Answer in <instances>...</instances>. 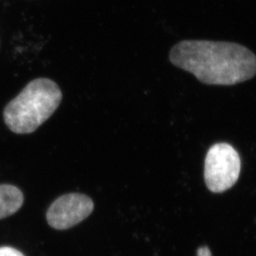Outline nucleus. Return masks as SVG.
<instances>
[{"label":"nucleus","instance_id":"nucleus-1","mask_svg":"<svg viewBox=\"0 0 256 256\" xmlns=\"http://www.w3.org/2000/svg\"><path fill=\"white\" fill-rule=\"evenodd\" d=\"M169 60L207 85H234L256 74V55L236 42L183 40L173 46Z\"/></svg>","mask_w":256,"mask_h":256},{"label":"nucleus","instance_id":"nucleus-2","mask_svg":"<svg viewBox=\"0 0 256 256\" xmlns=\"http://www.w3.org/2000/svg\"><path fill=\"white\" fill-rule=\"evenodd\" d=\"M62 99V91L54 81L46 78L32 80L5 106V125L16 134L34 132L54 114Z\"/></svg>","mask_w":256,"mask_h":256},{"label":"nucleus","instance_id":"nucleus-3","mask_svg":"<svg viewBox=\"0 0 256 256\" xmlns=\"http://www.w3.org/2000/svg\"><path fill=\"white\" fill-rule=\"evenodd\" d=\"M242 162L236 150L228 143H216L210 148L204 160L207 188L214 193L229 190L236 183Z\"/></svg>","mask_w":256,"mask_h":256},{"label":"nucleus","instance_id":"nucleus-4","mask_svg":"<svg viewBox=\"0 0 256 256\" xmlns=\"http://www.w3.org/2000/svg\"><path fill=\"white\" fill-rule=\"evenodd\" d=\"M92 200L81 193L62 194L47 212L48 223L57 230H66L86 219L94 212Z\"/></svg>","mask_w":256,"mask_h":256},{"label":"nucleus","instance_id":"nucleus-5","mask_svg":"<svg viewBox=\"0 0 256 256\" xmlns=\"http://www.w3.org/2000/svg\"><path fill=\"white\" fill-rule=\"evenodd\" d=\"M24 200V194L17 186L0 185V220L16 213L22 207Z\"/></svg>","mask_w":256,"mask_h":256},{"label":"nucleus","instance_id":"nucleus-6","mask_svg":"<svg viewBox=\"0 0 256 256\" xmlns=\"http://www.w3.org/2000/svg\"><path fill=\"white\" fill-rule=\"evenodd\" d=\"M0 256H24L18 250L10 246L0 247Z\"/></svg>","mask_w":256,"mask_h":256},{"label":"nucleus","instance_id":"nucleus-7","mask_svg":"<svg viewBox=\"0 0 256 256\" xmlns=\"http://www.w3.org/2000/svg\"><path fill=\"white\" fill-rule=\"evenodd\" d=\"M197 256H212V252L207 246L200 247L197 250Z\"/></svg>","mask_w":256,"mask_h":256}]
</instances>
